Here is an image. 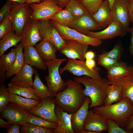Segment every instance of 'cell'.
<instances>
[{
	"label": "cell",
	"instance_id": "6da1fadb",
	"mask_svg": "<svg viewBox=\"0 0 133 133\" xmlns=\"http://www.w3.org/2000/svg\"><path fill=\"white\" fill-rule=\"evenodd\" d=\"M66 87L54 98L56 105L70 114L76 112L82 107L86 96L83 92V84L70 79L66 81Z\"/></svg>",
	"mask_w": 133,
	"mask_h": 133
},
{
	"label": "cell",
	"instance_id": "7a4b0ae2",
	"mask_svg": "<svg viewBox=\"0 0 133 133\" xmlns=\"http://www.w3.org/2000/svg\"><path fill=\"white\" fill-rule=\"evenodd\" d=\"M93 110L107 119L114 120L121 127L124 128L129 118L133 114V103L129 98L125 97L115 104L96 107Z\"/></svg>",
	"mask_w": 133,
	"mask_h": 133
},
{
	"label": "cell",
	"instance_id": "3957f363",
	"mask_svg": "<svg viewBox=\"0 0 133 133\" xmlns=\"http://www.w3.org/2000/svg\"><path fill=\"white\" fill-rule=\"evenodd\" d=\"M73 80L84 86L83 93L85 96L89 97L91 100L89 109L104 106L107 88L110 84L107 78H102L101 80H98L85 75L75 77Z\"/></svg>",
	"mask_w": 133,
	"mask_h": 133
},
{
	"label": "cell",
	"instance_id": "277c9868",
	"mask_svg": "<svg viewBox=\"0 0 133 133\" xmlns=\"http://www.w3.org/2000/svg\"><path fill=\"white\" fill-rule=\"evenodd\" d=\"M66 60V58H56L52 61L45 62L48 74L45 77V80L53 98L67 87L66 83L62 79L59 70L61 64Z\"/></svg>",
	"mask_w": 133,
	"mask_h": 133
},
{
	"label": "cell",
	"instance_id": "5b68a950",
	"mask_svg": "<svg viewBox=\"0 0 133 133\" xmlns=\"http://www.w3.org/2000/svg\"><path fill=\"white\" fill-rule=\"evenodd\" d=\"M30 3L12 1V7L8 15L13 25V31L21 36L23 30L31 19L32 11Z\"/></svg>",
	"mask_w": 133,
	"mask_h": 133
},
{
	"label": "cell",
	"instance_id": "8992f818",
	"mask_svg": "<svg viewBox=\"0 0 133 133\" xmlns=\"http://www.w3.org/2000/svg\"><path fill=\"white\" fill-rule=\"evenodd\" d=\"M50 20L61 36L65 41L74 40L95 47L99 46L102 43V41L100 40L85 35L68 26L61 25L53 20Z\"/></svg>",
	"mask_w": 133,
	"mask_h": 133
},
{
	"label": "cell",
	"instance_id": "52a82bcc",
	"mask_svg": "<svg viewBox=\"0 0 133 133\" xmlns=\"http://www.w3.org/2000/svg\"><path fill=\"white\" fill-rule=\"evenodd\" d=\"M30 6L32 10L31 18L36 21L49 19L50 17L63 9L53 0H42L40 3H31Z\"/></svg>",
	"mask_w": 133,
	"mask_h": 133
},
{
	"label": "cell",
	"instance_id": "ba28073f",
	"mask_svg": "<svg viewBox=\"0 0 133 133\" xmlns=\"http://www.w3.org/2000/svg\"><path fill=\"white\" fill-rule=\"evenodd\" d=\"M66 71L78 77L87 76L93 79L101 80L102 78L99 74L100 69L97 66L93 69H89L84 61L75 59H68L67 62L63 67L60 68L59 73L61 75Z\"/></svg>",
	"mask_w": 133,
	"mask_h": 133
},
{
	"label": "cell",
	"instance_id": "9c48e42d",
	"mask_svg": "<svg viewBox=\"0 0 133 133\" xmlns=\"http://www.w3.org/2000/svg\"><path fill=\"white\" fill-rule=\"evenodd\" d=\"M37 25L42 40L49 41L59 51L65 41L61 36L50 20L38 21Z\"/></svg>",
	"mask_w": 133,
	"mask_h": 133
},
{
	"label": "cell",
	"instance_id": "30bf717a",
	"mask_svg": "<svg viewBox=\"0 0 133 133\" xmlns=\"http://www.w3.org/2000/svg\"><path fill=\"white\" fill-rule=\"evenodd\" d=\"M88 45L77 41H65L63 46L59 50L60 53L65 55L68 59H78L84 61Z\"/></svg>",
	"mask_w": 133,
	"mask_h": 133
},
{
	"label": "cell",
	"instance_id": "8fae6325",
	"mask_svg": "<svg viewBox=\"0 0 133 133\" xmlns=\"http://www.w3.org/2000/svg\"><path fill=\"white\" fill-rule=\"evenodd\" d=\"M0 114L7 121L18 123L22 126L27 123V119L30 113L15 103L10 102Z\"/></svg>",
	"mask_w": 133,
	"mask_h": 133
},
{
	"label": "cell",
	"instance_id": "7c38bea8",
	"mask_svg": "<svg viewBox=\"0 0 133 133\" xmlns=\"http://www.w3.org/2000/svg\"><path fill=\"white\" fill-rule=\"evenodd\" d=\"M128 0H115L111 9L113 21L119 22L127 32L130 27L128 8Z\"/></svg>",
	"mask_w": 133,
	"mask_h": 133
},
{
	"label": "cell",
	"instance_id": "4fadbf2b",
	"mask_svg": "<svg viewBox=\"0 0 133 133\" xmlns=\"http://www.w3.org/2000/svg\"><path fill=\"white\" fill-rule=\"evenodd\" d=\"M56 104L54 98H49L40 100L37 106L30 113L50 122L58 123L55 113Z\"/></svg>",
	"mask_w": 133,
	"mask_h": 133
},
{
	"label": "cell",
	"instance_id": "5bb4252c",
	"mask_svg": "<svg viewBox=\"0 0 133 133\" xmlns=\"http://www.w3.org/2000/svg\"><path fill=\"white\" fill-rule=\"evenodd\" d=\"M67 26L87 35L89 31L102 29L88 12L81 17L74 18Z\"/></svg>",
	"mask_w": 133,
	"mask_h": 133
},
{
	"label": "cell",
	"instance_id": "9a60e30c",
	"mask_svg": "<svg viewBox=\"0 0 133 133\" xmlns=\"http://www.w3.org/2000/svg\"><path fill=\"white\" fill-rule=\"evenodd\" d=\"M107 119L101 114L94 112L93 110L89 112L85 120L83 129L100 133L107 131Z\"/></svg>",
	"mask_w": 133,
	"mask_h": 133
},
{
	"label": "cell",
	"instance_id": "2e32d148",
	"mask_svg": "<svg viewBox=\"0 0 133 133\" xmlns=\"http://www.w3.org/2000/svg\"><path fill=\"white\" fill-rule=\"evenodd\" d=\"M21 42L24 48L30 46H35L42 39L38 28L37 21L31 18L24 27L21 35Z\"/></svg>",
	"mask_w": 133,
	"mask_h": 133
},
{
	"label": "cell",
	"instance_id": "e0dca14e",
	"mask_svg": "<svg viewBox=\"0 0 133 133\" xmlns=\"http://www.w3.org/2000/svg\"><path fill=\"white\" fill-rule=\"evenodd\" d=\"M128 32L119 22L113 21L104 30L98 32L89 31L87 35L100 40L122 36Z\"/></svg>",
	"mask_w": 133,
	"mask_h": 133
},
{
	"label": "cell",
	"instance_id": "ac0fdd59",
	"mask_svg": "<svg viewBox=\"0 0 133 133\" xmlns=\"http://www.w3.org/2000/svg\"><path fill=\"white\" fill-rule=\"evenodd\" d=\"M107 77L110 84H121L124 79L131 74L129 66L118 61L107 70Z\"/></svg>",
	"mask_w": 133,
	"mask_h": 133
},
{
	"label": "cell",
	"instance_id": "d6986e66",
	"mask_svg": "<svg viewBox=\"0 0 133 133\" xmlns=\"http://www.w3.org/2000/svg\"><path fill=\"white\" fill-rule=\"evenodd\" d=\"M36 71L32 66L25 63L21 70L10 80V83L22 87H32V77Z\"/></svg>",
	"mask_w": 133,
	"mask_h": 133
},
{
	"label": "cell",
	"instance_id": "ffe728a7",
	"mask_svg": "<svg viewBox=\"0 0 133 133\" xmlns=\"http://www.w3.org/2000/svg\"><path fill=\"white\" fill-rule=\"evenodd\" d=\"M91 102L90 98L86 96L85 101L81 108L72 114L71 120L72 128L75 133H82L84 124L89 112V107Z\"/></svg>",
	"mask_w": 133,
	"mask_h": 133
},
{
	"label": "cell",
	"instance_id": "44dd1931",
	"mask_svg": "<svg viewBox=\"0 0 133 133\" xmlns=\"http://www.w3.org/2000/svg\"><path fill=\"white\" fill-rule=\"evenodd\" d=\"M55 111L58 126L53 129L54 133H75L72 126L71 117L72 114L65 112L56 105Z\"/></svg>",
	"mask_w": 133,
	"mask_h": 133
},
{
	"label": "cell",
	"instance_id": "7402d4cb",
	"mask_svg": "<svg viewBox=\"0 0 133 133\" xmlns=\"http://www.w3.org/2000/svg\"><path fill=\"white\" fill-rule=\"evenodd\" d=\"M91 16L101 29L106 28L113 21L108 0H104L97 12Z\"/></svg>",
	"mask_w": 133,
	"mask_h": 133
},
{
	"label": "cell",
	"instance_id": "603a6c76",
	"mask_svg": "<svg viewBox=\"0 0 133 133\" xmlns=\"http://www.w3.org/2000/svg\"><path fill=\"white\" fill-rule=\"evenodd\" d=\"M23 53L25 63L37 69L46 70L47 67L44 61L34 46L25 47Z\"/></svg>",
	"mask_w": 133,
	"mask_h": 133
},
{
	"label": "cell",
	"instance_id": "cb8c5ba5",
	"mask_svg": "<svg viewBox=\"0 0 133 133\" xmlns=\"http://www.w3.org/2000/svg\"><path fill=\"white\" fill-rule=\"evenodd\" d=\"M35 48L45 62H50L56 59V53L57 50L49 41L42 40L40 43L35 45Z\"/></svg>",
	"mask_w": 133,
	"mask_h": 133
},
{
	"label": "cell",
	"instance_id": "d4e9b609",
	"mask_svg": "<svg viewBox=\"0 0 133 133\" xmlns=\"http://www.w3.org/2000/svg\"><path fill=\"white\" fill-rule=\"evenodd\" d=\"M9 102H13L29 113L38 105L40 100L24 98L16 94L9 93Z\"/></svg>",
	"mask_w": 133,
	"mask_h": 133
},
{
	"label": "cell",
	"instance_id": "484cf974",
	"mask_svg": "<svg viewBox=\"0 0 133 133\" xmlns=\"http://www.w3.org/2000/svg\"><path fill=\"white\" fill-rule=\"evenodd\" d=\"M16 54L15 61L12 66L6 72V77L10 78L19 72L25 63L22 47L21 43L16 47Z\"/></svg>",
	"mask_w": 133,
	"mask_h": 133
},
{
	"label": "cell",
	"instance_id": "4316f807",
	"mask_svg": "<svg viewBox=\"0 0 133 133\" xmlns=\"http://www.w3.org/2000/svg\"><path fill=\"white\" fill-rule=\"evenodd\" d=\"M33 82L32 88L35 95L40 100L49 98H53L47 86H45L42 82L39 75L36 71Z\"/></svg>",
	"mask_w": 133,
	"mask_h": 133
},
{
	"label": "cell",
	"instance_id": "83f0119b",
	"mask_svg": "<svg viewBox=\"0 0 133 133\" xmlns=\"http://www.w3.org/2000/svg\"><path fill=\"white\" fill-rule=\"evenodd\" d=\"M21 36L17 34L12 31L3 37L0 41V56L13 46L17 47V43L21 42Z\"/></svg>",
	"mask_w": 133,
	"mask_h": 133
},
{
	"label": "cell",
	"instance_id": "f1b7e54d",
	"mask_svg": "<svg viewBox=\"0 0 133 133\" xmlns=\"http://www.w3.org/2000/svg\"><path fill=\"white\" fill-rule=\"evenodd\" d=\"M122 85L109 84L106 90V97L104 105H108L116 103L121 99Z\"/></svg>",
	"mask_w": 133,
	"mask_h": 133
},
{
	"label": "cell",
	"instance_id": "f546056e",
	"mask_svg": "<svg viewBox=\"0 0 133 133\" xmlns=\"http://www.w3.org/2000/svg\"><path fill=\"white\" fill-rule=\"evenodd\" d=\"M6 89L9 93L16 94L24 97L40 100L34 94L32 87H22L10 83L8 84Z\"/></svg>",
	"mask_w": 133,
	"mask_h": 133
},
{
	"label": "cell",
	"instance_id": "4dcf8cb0",
	"mask_svg": "<svg viewBox=\"0 0 133 133\" xmlns=\"http://www.w3.org/2000/svg\"><path fill=\"white\" fill-rule=\"evenodd\" d=\"M65 8L70 13L74 19L81 17L88 12L79 0H70L66 5Z\"/></svg>",
	"mask_w": 133,
	"mask_h": 133
},
{
	"label": "cell",
	"instance_id": "1f68e13d",
	"mask_svg": "<svg viewBox=\"0 0 133 133\" xmlns=\"http://www.w3.org/2000/svg\"><path fill=\"white\" fill-rule=\"evenodd\" d=\"M74 18L66 9L58 12L49 18L63 26H67L73 20Z\"/></svg>",
	"mask_w": 133,
	"mask_h": 133
},
{
	"label": "cell",
	"instance_id": "d6a6232c",
	"mask_svg": "<svg viewBox=\"0 0 133 133\" xmlns=\"http://www.w3.org/2000/svg\"><path fill=\"white\" fill-rule=\"evenodd\" d=\"M16 54V48L11 49L8 53L0 56V69L6 72L14 63Z\"/></svg>",
	"mask_w": 133,
	"mask_h": 133
},
{
	"label": "cell",
	"instance_id": "836d02e7",
	"mask_svg": "<svg viewBox=\"0 0 133 133\" xmlns=\"http://www.w3.org/2000/svg\"><path fill=\"white\" fill-rule=\"evenodd\" d=\"M27 123H31L46 128L54 129L57 128L58 124L47 121L38 116L30 114Z\"/></svg>",
	"mask_w": 133,
	"mask_h": 133
},
{
	"label": "cell",
	"instance_id": "e575fe53",
	"mask_svg": "<svg viewBox=\"0 0 133 133\" xmlns=\"http://www.w3.org/2000/svg\"><path fill=\"white\" fill-rule=\"evenodd\" d=\"M121 99L127 97L133 103V76L131 74L126 77L123 81Z\"/></svg>",
	"mask_w": 133,
	"mask_h": 133
},
{
	"label": "cell",
	"instance_id": "d590c367",
	"mask_svg": "<svg viewBox=\"0 0 133 133\" xmlns=\"http://www.w3.org/2000/svg\"><path fill=\"white\" fill-rule=\"evenodd\" d=\"M21 126L20 131L22 133H54L53 129L31 123H26Z\"/></svg>",
	"mask_w": 133,
	"mask_h": 133
},
{
	"label": "cell",
	"instance_id": "8d00e7d4",
	"mask_svg": "<svg viewBox=\"0 0 133 133\" xmlns=\"http://www.w3.org/2000/svg\"><path fill=\"white\" fill-rule=\"evenodd\" d=\"M92 15L98 11L104 0H79Z\"/></svg>",
	"mask_w": 133,
	"mask_h": 133
},
{
	"label": "cell",
	"instance_id": "74e56055",
	"mask_svg": "<svg viewBox=\"0 0 133 133\" xmlns=\"http://www.w3.org/2000/svg\"><path fill=\"white\" fill-rule=\"evenodd\" d=\"M0 40L13 31V25L8 15L0 22Z\"/></svg>",
	"mask_w": 133,
	"mask_h": 133
},
{
	"label": "cell",
	"instance_id": "f35d334b",
	"mask_svg": "<svg viewBox=\"0 0 133 133\" xmlns=\"http://www.w3.org/2000/svg\"><path fill=\"white\" fill-rule=\"evenodd\" d=\"M9 93L6 85L2 84L0 87V113L4 109L9 102Z\"/></svg>",
	"mask_w": 133,
	"mask_h": 133
},
{
	"label": "cell",
	"instance_id": "ab89813d",
	"mask_svg": "<svg viewBox=\"0 0 133 133\" xmlns=\"http://www.w3.org/2000/svg\"><path fill=\"white\" fill-rule=\"evenodd\" d=\"M97 60L98 65L103 67L107 70L119 61L105 56L102 53L98 55Z\"/></svg>",
	"mask_w": 133,
	"mask_h": 133
},
{
	"label": "cell",
	"instance_id": "60d3db41",
	"mask_svg": "<svg viewBox=\"0 0 133 133\" xmlns=\"http://www.w3.org/2000/svg\"><path fill=\"white\" fill-rule=\"evenodd\" d=\"M123 49L120 44H116L113 49L109 51H104L102 54L105 56L118 61L122 54Z\"/></svg>",
	"mask_w": 133,
	"mask_h": 133
},
{
	"label": "cell",
	"instance_id": "b9f144b4",
	"mask_svg": "<svg viewBox=\"0 0 133 133\" xmlns=\"http://www.w3.org/2000/svg\"><path fill=\"white\" fill-rule=\"evenodd\" d=\"M108 129L109 133H131L126 131L124 129L121 127L114 120L107 119Z\"/></svg>",
	"mask_w": 133,
	"mask_h": 133
},
{
	"label": "cell",
	"instance_id": "7bdbcfd3",
	"mask_svg": "<svg viewBox=\"0 0 133 133\" xmlns=\"http://www.w3.org/2000/svg\"><path fill=\"white\" fill-rule=\"evenodd\" d=\"M12 1H7L0 10V22L6 17L9 14L12 7Z\"/></svg>",
	"mask_w": 133,
	"mask_h": 133
},
{
	"label": "cell",
	"instance_id": "ee69618b",
	"mask_svg": "<svg viewBox=\"0 0 133 133\" xmlns=\"http://www.w3.org/2000/svg\"><path fill=\"white\" fill-rule=\"evenodd\" d=\"M21 125L17 123H13L7 130L8 133H20Z\"/></svg>",
	"mask_w": 133,
	"mask_h": 133
},
{
	"label": "cell",
	"instance_id": "f6af8a7d",
	"mask_svg": "<svg viewBox=\"0 0 133 133\" xmlns=\"http://www.w3.org/2000/svg\"><path fill=\"white\" fill-rule=\"evenodd\" d=\"M128 8L129 20L133 23V0H128Z\"/></svg>",
	"mask_w": 133,
	"mask_h": 133
},
{
	"label": "cell",
	"instance_id": "bcb514c9",
	"mask_svg": "<svg viewBox=\"0 0 133 133\" xmlns=\"http://www.w3.org/2000/svg\"><path fill=\"white\" fill-rule=\"evenodd\" d=\"M133 129V114L129 118L127 124L124 128L125 130L127 131L130 132Z\"/></svg>",
	"mask_w": 133,
	"mask_h": 133
},
{
	"label": "cell",
	"instance_id": "7dc6e473",
	"mask_svg": "<svg viewBox=\"0 0 133 133\" xmlns=\"http://www.w3.org/2000/svg\"><path fill=\"white\" fill-rule=\"evenodd\" d=\"M85 63L87 67L91 69H93L97 67L93 59H86Z\"/></svg>",
	"mask_w": 133,
	"mask_h": 133
},
{
	"label": "cell",
	"instance_id": "c3c4849f",
	"mask_svg": "<svg viewBox=\"0 0 133 133\" xmlns=\"http://www.w3.org/2000/svg\"><path fill=\"white\" fill-rule=\"evenodd\" d=\"M13 123L7 121H6L1 118H0V127H2L6 130L9 128Z\"/></svg>",
	"mask_w": 133,
	"mask_h": 133
},
{
	"label": "cell",
	"instance_id": "681fc988",
	"mask_svg": "<svg viewBox=\"0 0 133 133\" xmlns=\"http://www.w3.org/2000/svg\"><path fill=\"white\" fill-rule=\"evenodd\" d=\"M70 0H56V3L58 6L63 9L65 7L67 3Z\"/></svg>",
	"mask_w": 133,
	"mask_h": 133
},
{
	"label": "cell",
	"instance_id": "f907efd6",
	"mask_svg": "<svg viewBox=\"0 0 133 133\" xmlns=\"http://www.w3.org/2000/svg\"><path fill=\"white\" fill-rule=\"evenodd\" d=\"M5 72L2 69H0V82L2 84L4 83L6 78Z\"/></svg>",
	"mask_w": 133,
	"mask_h": 133
},
{
	"label": "cell",
	"instance_id": "816d5d0a",
	"mask_svg": "<svg viewBox=\"0 0 133 133\" xmlns=\"http://www.w3.org/2000/svg\"><path fill=\"white\" fill-rule=\"evenodd\" d=\"M95 57L94 53L92 51L87 52L85 55L86 59H93Z\"/></svg>",
	"mask_w": 133,
	"mask_h": 133
},
{
	"label": "cell",
	"instance_id": "f5cc1de1",
	"mask_svg": "<svg viewBox=\"0 0 133 133\" xmlns=\"http://www.w3.org/2000/svg\"><path fill=\"white\" fill-rule=\"evenodd\" d=\"M53 0L56 2V0ZM41 0H27L26 2L30 4L32 3H40L41 2Z\"/></svg>",
	"mask_w": 133,
	"mask_h": 133
},
{
	"label": "cell",
	"instance_id": "db71d44e",
	"mask_svg": "<svg viewBox=\"0 0 133 133\" xmlns=\"http://www.w3.org/2000/svg\"><path fill=\"white\" fill-rule=\"evenodd\" d=\"M129 32L131 33V45L133 46V26L130 28Z\"/></svg>",
	"mask_w": 133,
	"mask_h": 133
},
{
	"label": "cell",
	"instance_id": "11a10c76",
	"mask_svg": "<svg viewBox=\"0 0 133 133\" xmlns=\"http://www.w3.org/2000/svg\"><path fill=\"white\" fill-rule=\"evenodd\" d=\"M11 1L19 3L26 2L27 0H9Z\"/></svg>",
	"mask_w": 133,
	"mask_h": 133
},
{
	"label": "cell",
	"instance_id": "9f6ffc18",
	"mask_svg": "<svg viewBox=\"0 0 133 133\" xmlns=\"http://www.w3.org/2000/svg\"><path fill=\"white\" fill-rule=\"evenodd\" d=\"M129 50L130 53L133 56V46L130 45L129 47Z\"/></svg>",
	"mask_w": 133,
	"mask_h": 133
},
{
	"label": "cell",
	"instance_id": "6f0895ef",
	"mask_svg": "<svg viewBox=\"0 0 133 133\" xmlns=\"http://www.w3.org/2000/svg\"><path fill=\"white\" fill-rule=\"evenodd\" d=\"M110 5V9H111L113 4L115 0H108Z\"/></svg>",
	"mask_w": 133,
	"mask_h": 133
},
{
	"label": "cell",
	"instance_id": "680465c9",
	"mask_svg": "<svg viewBox=\"0 0 133 133\" xmlns=\"http://www.w3.org/2000/svg\"><path fill=\"white\" fill-rule=\"evenodd\" d=\"M129 67L131 74L133 76V66H129Z\"/></svg>",
	"mask_w": 133,
	"mask_h": 133
},
{
	"label": "cell",
	"instance_id": "91938a15",
	"mask_svg": "<svg viewBox=\"0 0 133 133\" xmlns=\"http://www.w3.org/2000/svg\"><path fill=\"white\" fill-rule=\"evenodd\" d=\"M131 131V132L132 133H133V129Z\"/></svg>",
	"mask_w": 133,
	"mask_h": 133
}]
</instances>
